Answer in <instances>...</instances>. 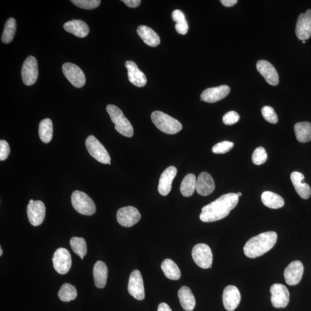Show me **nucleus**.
<instances>
[{
	"label": "nucleus",
	"instance_id": "f3484780",
	"mask_svg": "<svg viewBox=\"0 0 311 311\" xmlns=\"http://www.w3.org/2000/svg\"><path fill=\"white\" fill-rule=\"evenodd\" d=\"M240 300V293L236 286L228 285L223 290L222 302L226 310H235L239 305Z\"/></svg>",
	"mask_w": 311,
	"mask_h": 311
},
{
	"label": "nucleus",
	"instance_id": "7c9ffc66",
	"mask_svg": "<svg viewBox=\"0 0 311 311\" xmlns=\"http://www.w3.org/2000/svg\"><path fill=\"white\" fill-rule=\"evenodd\" d=\"M197 179L195 175L187 174L184 178L180 185V190L181 194L185 197H190L193 195L196 190Z\"/></svg>",
	"mask_w": 311,
	"mask_h": 311
},
{
	"label": "nucleus",
	"instance_id": "2eb2a0df",
	"mask_svg": "<svg viewBox=\"0 0 311 311\" xmlns=\"http://www.w3.org/2000/svg\"><path fill=\"white\" fill-rule=\"evenodd\" d=\"M295 32L300 40L309 39L311 36V10L300 14L297 21Z\"/></svg>",
	"mask_w": 311,
	"mask_h": 311
},
{
	"label": "nucleus",
	"instance_id": "de8ad7c7",
	"mask_svg": "<svg viewBox=\"0 0 311 311\" xmlns=\"http://www.w3.org/2000/svg\"><path fill=\"white\" fill-rule=\"evenodd\" d=\"M3 251L1 247H0V256H2Z\"/></svg>",
	"mask_w": 311,
	"mask_h": 311
},
{
	"label": "nucleus",
	"instance_id": "4468645a",
	"mask_svg": "<svg viewBox=\"0 0 311 311\" xmlns=\"http://www.w3.org/2000/svg\"><path fill=\"white\" fill-rule=\"evenodd\" d=\"M27 213L31 224L34 226H39L44 221L46 208L43 201H34L33 203L28 205Z\"/></svg>",
	"mask_w": 311,
	"mask_h": 311
},
{
	"label": "nucleus",
	"instance_id": "e433bc0d",
	"mask_svg": "<svg viewBox=\"0 0 311 311\" xmlns=\"http://www.w3.org/2000/svg\"><path fill=\"white\" fill-rule=\"evenodd\" d=\"M267 153L264 148L260 146L255 150L252 156V161L256 165L263 164L267 162Z\"/></svg>",
	"mask_w": 311,
	"mask_h": 311
},
{
	"label": "nucleus",
	"instance_id": "473e14b6",
	"mask_svg": "<svg viewBox=\"0 0 311 311\" xmlns=\"http://www.w3.org/2000/svg\"><path fill=\"white\" fill-rule=\"evenodd\" d=\"M16 31V22L15 19L10 17L6 21L2 35L3 43L8 44L13 41Z\"/></svg>",
	"mask_w": 311,
	"mask_h": 311
},
{
	"label": "nucleus",
	"instance_id": "37998d69",
	"mask_svg": "<svg viewBox=\"0 0 311 311\" xmlns=\"http://www.w3.org/2000/svg\"><path fill=\"white\" fill-rule=\"evenodd\" d=\"M176 29L177 33L181 35H186L187 33L188 30L187 21L183 23H177L176 25Z\"/></svg>",
	"mask_w": 311,
	"mask_h": 311
},
{
	"label": "nucleus",
	"instance_id": "c03bdc74",
	"mask_svg": "<svg viewBox=\"0 0 311 311\" xmlns=\"http://www.w3.org/2000/svg\"><path fill=\"white\" fill-rule=\"evenodd\" d=\"M122 2L130 8H137L141 2L140 0H123Z\"/></svg>",
	"mask_w": 311,
	"mask_h": 311
},
{
	"label": "nucleus",
	"instance_id": "a18cd8bd",
	"mask_svg": "<svg viewBox=\"0 0 311 311\" xmlns=\"http://www.w3.org/2000/svg\"><path fill=\"white\" fill-rule=\"evenodd\" d=\"M220 2L225 7H231L236 4L237 1V0H221Z\"/></svg>",
	"mask_w": 311,
	"mask_h": 311
},
{
	"label": "nucleus",
	"instance_id": "c756f323",
	"mask_svg": "<svg viewBox=\"0 0 311 311\" xmlns=\"http://www.w3.org/2000/svg\"><path fill=\"white\" fill-rule=\"evenodd\" d=\"M162 270L167 278L171 280H178L181 277V272L178 265L170 259L164 260L161 265Z\"/></svg>",
	"mask_w": 311,
	"mask_h": 311
},
{
	"label": "nucleus",
	"instance_id": "393cba45",
	"mask_svg": "<svg viewBox=\"0 0 311 311\" xmlns=\"http://www.w3.org/2000/svg\"><path fill=\"white\" fill-rule=\"evenodd\" d=\"M93 274L94 282L96 287L104 288L107 284L108 277L107 265L102 261H97L94 265Z\"/></svg>",
	"mask_w": 311,
	"mask_h": 311
},
{
	"label": "nucleus",
	"instance_id": "09e8293b",
	"mask_svg": "<svg viewBox=\"0 0 311 311\" xmlns=\"http://www.w3.org/2000/svg\"><path fill=\"white\" fill-rule=\"evenodd\" d=\"M237 196H238V197L242 196V194L240 193V192H239V193H237Z\"/></svg>",
	"mask_w": 311,
	"mask_h": 311
},
{
	"label": "nucleus",
	"instance_id": "8fccbe9b",
	"mask_svg": "<svg viewBox=\"0 0 311 311\" xmlns=\"http://www.w3.org/2000/svg\"><path fill=\"white\" fill-rule=\"evenodd\" d=\"M34 201L33 200H31L29 201V204L33 203V202Z\"/></svg>",
	"mask_w": 311,
	"mask_h": 311
},
{
	"label": "nucleus",
	"instance_id": "7ed1b4c3",
	"mask_svg": "<svg viewBox=\"0 0 311 311\" xmlns=\"http://www.w3.org/2000/svg\"><path fill=\"white\" fill-rule=\"evenodd\" d=\"M112 122L115 124V129L120 134L127 137H132L134 134L133 128L123 112L115 105H108L106 108Z\"/></svg>",
	"mask_w": 311,
	"mask_h": 311
},
{
	"label": "nucleus",
	"instance_id": "1a4fd4ad",
	"mask_svg": "<svg viewBox=\"0 0 311 311\" xmlns=\"http://www.w3.org/2000/svg\"><path fill=\"white\" fill-rule=\"evenodd\" d=\"M52 262L55 271L59 274L68 273L72 264L71 254L64 248H59L54 253Z\"/></svg>",
	"mask_w": 311,
	"mask_h": 311
},
{
	"label": "nucleus",
	"instance_id": "9d476101",
	"mask_svg": "<svg viewBox=\"0 0 311 311\" xmlns=\"http://www.w3.org/2000/svg\"><path fill=\"white\" fill-rule=\"evenodd\" d=\"M22 77L26 86H33L36 83L38 77V65L37 59L33 56H29L24 61L22 69Z\"/></svg>",
	"mask_w": 311,
	"mask_h": 311
},
{
	"label": "nucleus",
	"instance_id": "79ce46f5",
	"mask_svg": "<svg viewBox=\"0 0 311 311\" xmlns=\"http://www.w3.org/2000/svg\"><path fill=\"white\" fill-rule=\"evenodd\" d=\"M172 17L174 22L180 23L186 21L184 14L180 10H175L172 13Z\"/></svg>",
	"mask_w": 311,
	"mask_h": 311
},
{
	"label": "nucleus",
	"instance_id": "f03ea898",
	"mask_svg": "<svg viewBox=\"0 0 311 311\" xmlns=\"http://www.w3.org/2000/svg\"><path fill=\"white\" fill-rule=\"evenodd\" d=\"M277 240V234L275 232L262 233L247 241L243 249L244 254L250 258L261 257L274 246Z\"/></svg>",
	"mask_w": 311,
	"mask_h": 311
},
{
	"label": "nucleus",
	"instance_id": "58836bf2",
	"mask_svg": "<svg viewBox=\"0 0 311 311\" xmlns=\"http://www.w3.org/2000/svg\"><path fill=\"white\" fill-rule=\"evenodd\" d=\"M234 146L232 142L224 141L218 143L212 148V152L216 154H224L231 150Z\"/></svg>",
	"mask_w": 311,
	"mask_h": 311
},
{
	"label": "nucleus",
	"instance_id": "20e7f679",
	"mask_svg": "<svg viewBox=\"0 0 311 311\" xmlns=\"http://www.w3.org/2000/svg\"><path fill=\"white\" fill-rule=\"evenodd\" d=\"M151 120L156 127L164 133L174 134L182 129V125L179 121L162 111L153 112Z\"/></svg>",
	"mask_w": 311,
	"mask_h": 311
},
{
	"label": "nucleus",
	"instance_id": "4c0bfd02",
	"mask_svg": "<svg viewBox=\"0 0 311 311\" xmlns=\"http://www.w3.org/2000/svg\"><path fill=\"white\" fill-rule=\"evenodd\" d=\"M262 114L265 120L269 123L275 124L278 122V116L273 108L270 106H266L262 108Z\"/></svg>",
	"mask_w": 311,
	"mask_h": 311
},
{
	"label": "nucleus",
	"instance_id": "c85d7f7f",
	"mask_svg": "<svg viewBox=\"0 0 311 311\" xmlns=\"http://www.w3.org/2000/svg\"><path fill=\"white\" fill-rule=\"evenodd\" d=\"M294 130L296 138L302 143L311 141V124L309 122H299L295 124Z\"/></svg>",
	"mask_w": 311,
	"mask_h": 311
},
{
	"label": "nucleus",
	"instance_id": "49530a36",
	"mask_svg": "<svg viewBox=\"0 0 311 311\" xmlns=\"http://www.w3.org/2000/svg\"><path fill=\"white\" fill-rule=\"evenodd\" d=\"M157 311H173L170 306L165 303L160 304L157 309Z\"/></svg>",
	"mask_w": 311,
	"mask_h": 311
},
{
	"label": "nucleus",
	"instance_id": "9b49d317",
	"mask_svg": "<svg viewBox=\"0 0 311 311\" xmlns=\"http://www.w3.org/2000/svg\"><path fill=\"white\" fill-rule=\"evenodd\" d=\"M141 218L138 210L131 206L119 209L117 214L118 223L125 227L134 226L139 222Z\"/></svg>",
	"mask_w": 311,
	"mask_h": 311
},
{
	"label": "nucleus",
	"instance_id": "ea45409f",
	"mask_svg": "<svg viewBox=\"0 0 311 311\" xmlns=\"http://www.w3.org/2000/svg\"><path fill=\"white\" fill-rule=\"evenodd\" d=\"M240 116L236 111H229L222 118L223 123L226 125H232L238 122Z\"/></svg>",
	"mask_w": 311,
	"mask_h": 311
},
{
	"label": "nucleus",
	"instance_id": "6ab92c4d",
	"mask_svg": "<svg viewBox=\"0 0 311 311\" xmlns=\"http://www.w3.org/2000/svg\"><path fill=\"white\" fill-rule=\"evenodd\" d=\"M257 69L269 85L272 86L278 85V73L271 63L265 60L258 61L257 63Z\"/></svg>",
	"mask_w": 311,
	"mask_h": 311
},
{
	"label": "nucleus",
	"instance_id": "423d86ee",
	"mask_svg": "<svg viewBox=\"0 0 311 311\" xmlns=\"http://www.w3.org/2000/svg\"><path fill=\"white\" fill-rule=\"evenodd\" d=\"M86 145L90 155L94 159L104 164H111L109 153L95 136L89 135L86 139Z\"/></svg>",
	"mask_w": 311,
	"mask_h": 311
},
{
	"label": "nucleus",
	"instance_id": "a19ab883",
	"mask_svg": "<svg viewBox=\"0 0 311 311\" xmlns=\"http://www.w3.org/2000/svg\"><path fill=\"white\" fill-rule=\"evenodd\" d=\"M10 151L8 143L5 140L0 141V160L4 161L8 158Z\"/></svg>",
	"mask_w": 311,
	"mask_h": 311
},
{
	"label": "nucleus",
	"instance_id": "0eeeda50",
	"mask_svg": "<svg viewBox=\"0 0 311 311\" xmlns=\"http://www.w3.org/2000/svg\"><path fill=\"white\" fill-rule=\"evenodd\" d=\"M192 257L199 267L212 268L213 254L211 248L207 244L200 243L195 245L192 250Z\"/></svg>",
	"mask_w": 311,
	"mask_h": 311
},
{
	"label": "nucleus",
	"instance_id": "dca6fc26",
	"mask_svg": "<svg viewBox=\"0 0 311 311\" xmlns=\"http://www.w3.org/2000/svg\"><path fill=\"white\" fill-rule=\"evenodd\" d=\"M304 273V266L301 262H291L285 269L284 278L287 284L296 285L302 280Z\"/></svg>",
	"mask_w": 311,
	"mask_h": 311
},
{
	"label": "nucleus",
	"instance_id": "4be33fe9",
	"mask_svg": "<svg viewBox=\"0 0 311 311\" xmlns=\"http://www.w3.org/2000/svg\"><path fill=\"white\" fill-rule=\"evenodd\" d=\"M215 189V183L212 177L208 173L199 175L197 179L196 190L202 196H208Z\"/></svg>",
	"mask_w": 311,
	"mask_h": 311
},
{
	"label": "nucleus",
	"instance_id": "6e6552de",
	"mask_svg": "<svg viewBox=\"0 0 311 311\" xmlns=\"http://www.w3.org/2000/svg\"><path fill=\"white\" fill-rule=\"evenodd\" d=\"M62 72L66 78L76 88H82L85 85L86 76L78 66L72 63L66 62L62 66Z\"/></svg>",
	"mask_w": 311,
	"mask_h": 311
},
{
	"label": "nucleus",
	"instance_id": "aec40b11",
	"mask_svg": "<svg viewBox=\"0 0 311 311\" xmlns=\"http://www.w3.org/2000/svg\"><path fill=\"white\" fill-rule=\"evenodd\" d=\"M177 174V169L176 167L170 166L164 171L159 180L158 186L159 193L163 195L166 196L170 193L171 188H172V183Z\"/></svg>",
	"mask_w": 311,
	"mask_h": 311
},
{
	"label": "nucleus",
	"instance_id": "b1692460",
	"mask_svg": "<svg viewBox=\"0 0 311 311\" xmlns=\"http://www.w3.org/2000/svg\"><path fill=\"white\" fill-rule=\"evenodd\" d=\"M64 29L79 38H85L88 36L89 29L87 24L81 20H73L64 24Z\"/></svg>",
	"mask_w": 311,
	"mask_h": 311
},
{
	"label": "nucleus",
	"instance_id": "bb28decb",
	"mask_svg": "<svg viewBox=\"0 0 311 311\" xmlns=\"http://www.w3.org/2000/svg\"><path fill=\"white\" fill-rule=\"evenodd\" d=\"M178 297L182 308L186 311H193L195 307V299L191 289L187 286H183L178 291Z\"/></svg>",
	"mask_w": 311,
	"mask_h": 311
},
{
	"label": "nucleus",
	"instance_id": "a878e982",
	"mask_svg": "<svg viewBox=\"0 0 311 311\" xmlns=\"http://www.w3.org/2000/svg\"><path fill=\"white\" fill-rule=\"evenodd\" d=\"M137 33L144 43L151 47H156L160 43V37L151 28L142 25L137 29Z\"/></svg>",
	"mask_w": 311,
	"mask_h": 311
},
{
	"label": "nucleus",
	"instance_id": "f704fd0d",
	"mask_svg": "<svg viewBox=\"0 0 311 311\" xmlns=\"http://www.w3.org/2000/svg\"><path fill=\"white\" fill-rule=\"evenodd\" d=\"M70 244L74 253L83 260L87 253V246L85 239L83 237H73L70 240Z\"/></svg>",
	"mask_w": 311,
	"mask_h": 311
},
{
	"label": "nucleus",
	"instance_id": "412c9836",
	"mask_svg": "<svg viewBox=\"0 0 311 311\" xmlns=\"http://www.w3.org/2000/svg\"><path fill=\"white\" fill-rule=\"evenodd\" d=\"M125 66L128 69L129 81L136 87H144L147 79L144 73L138 69L137 64L133 61H128L125 63Z\"/></svg>",
	"mask_w": 311,
	"mask_h": 311
},
{
	"label": "nucleus",
	"instance_id": "f257e3e1",
	"mask_svg": "<svg viewBox=\"0 0 311 311\" xmlns=\"http://www.w3.org/2000/svg\"><path fill=\"white\" fill-rule=\"evenodd\" d=\"M239 197L236 193L222 195L202 209L200 220L205 222H212L224 219L236 207Z\"/></svg>",
	"mask_w": 311,
	"mask_h": 311
},
{
	"label": "nucleus",
	"instance_id": "cd10ccee",
	"mask_svg": "<svg viewBox=\"0 0 311 311\" xmlns=\"http://www.w3.org/2000/svg\"><path fill=\"white\" fill-rule=\"evenodd\" d=\"M261 200L263 204L269 208L279 209L284 207L285 202L280 195L271 191H265L262 194Z\"/></svg>",
	"mask_w": 311,
	"mask_h": 311
},
{
	"label": "nucleus",
	"instance_id": "f8f14e48",
	"mask_svg": "<svg viewBox=\"0 0 311 311\" xmlns=\"http://www.w3.org/2000/svg\"><path fill=\"white\" fill-rule=\"evenodd\" d=\"M272 305L276 309L285 308L289 302L290 294L287 288L281 284H274L270 288Z\"/></svg>",
	"mask_w": 311,
	"mask_h": 311
},
{
	"label": "nucleus",
	"instance_id": "72a5a7b5",
	"mask_svg": "<svg viewBox=\"0 0 311 311\" xmlns=\"http://www.w3.org/2000/svg\"><path fill=\"white\" fill-rule=\"evenodd\" d=\"M78 296V292L74 286L66 283L63 285L58 292V297L61 301L69 302L74 300Z\"/></svg>",
	"mask_w": 311,
	"mask_h": 311
},
{
	"label": "nucleus",
	"instance_id": "a211bd4d",
	"mask_svg": "<svg viewBox=\"0 0 311 311\" xmlns=\"http://www.w3.org/2000/svg\"><path fill=\"white\" fill-rule=\"evenodd\" d=\"M230 90L229 87L226 85L208 89L201 93V100L209 103L218 102L224 99L229 93Z\"/></svg>",
	"mask_w": 311,
	"mask_h": 311
},
{
	"label": "nucleus",
	"instance_id": "2f4dec72",
	"mask_svg": "<svg viewBox=\"0 0 311 311\" xmlns=\"http://www.w3.org/2000/svg\"><path fill=\"white\" fill-rule=\"evenodd\" d=\"M53 134V127L50 119L46 118L40 122L39 126V135L41 141L47 144L52 139Z\"/></svg>",
	"mask_w": 311,
	"mask_h": 311
},
{
	"label": "nucleus",
	"instance_id": "3c124183",
	"mask_svg": "<svg viewBox=\"0 0 311 311\" xmlns=\"http://www.w3.org/2000/svg\"><path fill=\"white\" fill-rule=\"evenodd\" d=\"M303 44H306V41H303Z\"/></svg>",
	"mask_w": 311,
	"mask_h": 311
},
{
	"label": "nucleus",
	"instance_id": "5701e85b",
	"mask_svg": "<svg viewBox=\"0 0 311 311\" xmlns=\"http://www.w3.org/2000/svg\"><path fill=\"white\" fill-rule=\"evenodd\" d=\"M291 179L293 186L300 197L305 200L309 198L311 194V190L308 184L303 183V180L305 179L304 175L295 171L291 174Z\"/></svg>",
	"mask_w": 311,
	"mask_h": 311
},
{
	"label": "nucleus",
	"instance_id": "39448f33",
	"mask_svg": "<svg viewBox=\"0 0 311 311\" xmlns=\"http://www.w3.org/2000/svg\"><path fill=\"white\" fill-rule=\"evenodd\" d=\"M72 204L77 212L85 216H92L96 212V206L88 195L83 191L76 190L71 197Z\"/></svg>",
	"mask_w": 311,
	"mask_h": 311
},
{
	"label": "nucleus",
	"instance_id": "c9c22d12",
	"mask_svg": "<svg viewBox=\"0 0 311 311\" xmlns=\"http://www.w3.org/2000/svg\"><path fill=\"white\" fill-rule=\"evenodd\" d=\"M71 2L79 8L85 9L96 8L100 4V0H72Z\"/></svg>",
	"mask_w": 311,
	"mask_h": 311
},
{
	"label": "nucleus",
	"instance_id": "ddd939ff",
	"mask_svg": "<svg viewBox=\"0 0 311 311\" xmlns=\"http://www.w3.org/2000/svg\"><path fill=\"white\" fill-rule=\"evenodd\" d=\"M128 291L135 299L143 300L145 298L144 281L140 271L138 270L132 271L129 277Z\"/></svg>",
	"mask_w": 311,
	"mask_h": 311
}]
</instances>
